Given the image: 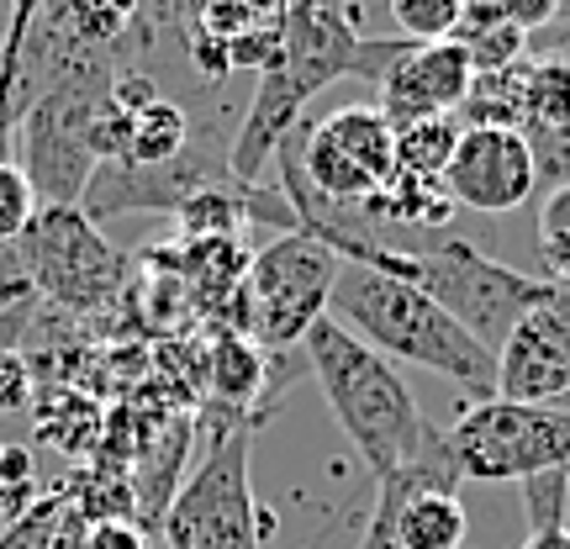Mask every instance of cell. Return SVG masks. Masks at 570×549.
<instances>
[{
    "label": "cell",
    "instance_id": "obj_1",
    "mask_svg": "<svg viewBox=\"0 0 570 549\" xmlns=\"http://www.w3.org/2000/svg\"><path fill=\"white\" fill-rule=\"evenodd\" d=\"M365 48L360 6L354 0H285L281 53L259 69V90L248 101L244 122L227 143V169L238 185H259L285 133L306 122L312 96H323L333 80L354 75Z\"/></svg>",
    "mask_w": 570,
    "mask_h": 549
},
{
    "label": "cell",
    "instance_id": "obj_2",
    "mask_svg": "<svg viewBox=\"0 0 570 549\" xmlns=\"http://www.w3.org/2000/svg\"><path fill=\"white\" fill-rule=\"evenodd\" d=\"M302 354L338 428H344V439L354 444V454L365 460L375 481L444 449V433L423 418L402 370L386 354H375L365 339H354L344 323H333V317L312 323V333L302 339Z\"/></svg>",
    "mask_w": 570,
    "mask_h": 549
},
{
    "label": "cell",
    "instance_id": "obj_3",
    "mask_svg": "<svg viewBox=\"0 0 570 549\" xmlns=\"http://www.w3.org/2000/svg\"><path fill=\"white\" fill-rule=\"evenodd\" d=\"M327 312L354 339H365L375 354H386L391 365L402 360V365L433 370V375L454 381L470 402L497 396V354L475 344L465 327L417 285L365 265H338Z\"/></svg>",
    "mask_w": 570,
    "mask_h": 549
},
{
    "label": "cell",
    "instance_id": "obj_4",
    "mask_svg": "<svg viewBox=\"0 0 570 549\" xmlns=\"http://www.w3.org/2000/svg\"><path fill=\"white\" fill-rule=\"evenodd\" d=\"M344 265L381 269V275H396V281L428 291V296L444 306L475 344L491 349V354L508 344V333L518 327V317H523V312L544 296V285H550V281L523 275L518 265L491 259V254H481V248L465 244V238H444V244H428V248H391V244H375V238H360V244L344 254Z\"/></svg>",
    "mask_w": 570,
    "mask_h": 549
},
{
    "label": "cell",
    "instance_id": "obj_5",
    "mask_svg": "<svg viewBox=\"0 0 570 549\" xmlns=\"http://www.w3.org/2000/svg\"><path fill=\"white\" fill-rule=\"evenodd\" d=\"M254 423L217 433L196 476L164 508L159 549H269L281 518L254 497Z\"/></svg>",
    "mask_w": 570,
    "mask_h": 549
},
{
    "label": "cell",
    "instance_id": "obj_6",
    "mask_svg": "<svg viewBox=\"0 0 570 549\" xmlns=\"http://www.w3.org/2000/svg\"><path fill=\"white\" fill-rule=\"evenodd\" d=\"M338 265L344 259L323 238H312V233H281L275 244L248 259L233 323L244 327V339H254L265 354L302 349L312 323L327 317V296H333Z\"/></svg>",
    "mask_w": 570,
    "mask_h": 549
},
{
    "label": "cell",
    "instance_id": "obj_7",
    "mask_svg": "<svg viewBox=\"0 0 570 549\" xmlns=\"http://www.w3.org/2000/svg\"><path fill=\"white\" fill-rule=\"evenodd\" d=\"M444 449L460 481H529L544 470H570V408L481 396L444 428Z\"/></svg>",
    "mask_w": 570,
    "mask_h": 549
},
{
    "label": "cell",
    "instance_id": "obj_8",
    "mask_svg": "<svg viewBox=\"0 0 570 549\" xmlns=\"http://www.w3.org/2000/svg\"><path fill=\"white\" fill-rule=\"evenodd\" d=\"M32 291L59 302L63 312H96L117 302L127 281V259L101 238V227L80 206H38V217L17 238Z\"/></svg>",
    "mask_w": 570,
    "mask_h": 549
},
{
    "label": "cell",
    "instance_id": "obj_9",
    "mask_svg": "<svg viewBox=\"0 0 570 549\" xmlns=\"http://www.w3.org/2000/svg\"><path fill=\"white\" fill-rule=\"evenodd\" d=\"M111 80H75L42 90L21 117V175L38 190V206H80L96 175L90 122Z\"/></svg>",
    "mask_w": 570,
    "mask_h": 549
},
{
    "label": "cell",
    "instance_id": "obj_10",
    "mask_svg": "<svg viewBox=\"0 0 570 549\" xmlns=\"http://www.w3.org/2000/svg\"><path fill=\"white\" fill-rule=\"evenodd\" d=\"M302 175L333 206L360 212L396 175V127L381 106H338L323 122H302Z\"/></svg>",
    "mask_w": 570,
    "mask_h": 549
},
{
    "label": "cell",
    "instance_id": "obj_11",
    "mask_svg": "<svg viewBox=\"0 0 570 549\" xmlns=\"http://www.w3.org/2000/svg\"><path fill=\"white\" fill-rule=\"evenodd\" d=\"M470 518L449 449L375 481V508L360 549H465Z\"/></svg>",
    "mask_w": 570,
    "mask_h": 549
},
{
    "label": "cell",
    "instance_id": "obj_12",
    "mask_svg": "<svg viewBox=\"0 0 570 549\" xmlns=\"http://www.w3.org/2000/svg\"><path fill=\"white\" fill-rule=\"evenodd\" d=\"M497 396L570 408V285H544L497 349Z\"/></svg>",
    "mask_w": 570,
    "mask_h": 549
},
{
    "label": "cell",
    "instance_id": "obj_13",
    "mask_svg": "<svg viewBox=\"0 0 570 549\" xmlns=\"http://www.w3.org/2000/svg\"><path fill=\"white\" fill-rule=\"evenodd\" d=\"M539 190V159H533L529 138L518 127H465L449 154L444 169V196L465 212L481 217H502L533 202Z\"/></svg>",
    "mask_w": 570,
    "mask_h": 549
},
{
    "label": "cell",
    "instance_id": "obj_14",
    "mask_svg": "<svg viewBox=\"0 0 570 549\" xmlns=\"http://www.w3.org/2000/svg\"><path fill=\"white\" fill-rule=\"evenodd\" d=\"M470 80V53L460 42H402V53L386 63V75L375 80V106L396 133L428 117H460Z\"/></svg>",
    "mask_w": 570,
    "mask_h": 549
},
{
    "label": "cell",
    "instance_id": "obj_15",
    "mask_svg": "<svg viewBox=\"0 0 570 549\" xmlns=\"http://www.w3.org/2000/svg\"><path fill=\"white\" fill-rule=\"evenodd\" d=\"M190 148V117H185L180 101L169 96H154L148 106L132 111V127H127V148L117 164H138V169H154V164L180 159Z\"/></svg>",
    "mask_w": 570,
    "mask_h": 549
},
{
    "label": "cell",
    "instance_id": "obj_16",
    "mask_svg": "<svg viewBox=\"0 0 570 549\" xmlns=\"http://www.w3.org/2000/svg\"><path fill=\"white\" fill-rule=\"evenodd\" d=\"M523 106H529V53L508 69L475 75L460 101V122L465 127H518L523 133Z\"/></svg>",
    "mask_w": 570,
    "mask_h": 549
},
{
    "label": "cell",
    "instance_id": "obj_17",
    "mask_svg": "<svg viewBox=\"0 0 570 549\" xmlns=\"http://www.w3.org/2000/svg\"><path fill=\"white\" fill-rule=\"evenodd\" d=\"M360 217L386 227H444L454 217V202L444 196V185L433 180H412V175H391V185L381 196H370L360 206Z\"/></svg>",
    "mask_w": 570,
    "mask_h": 549
},
{
    "label": "cell",
    "instance_id": "obj_18",
    "mask_svg": "<svg viewBox=\"0 0 570 549\" xmlns=\"http://www.w3.org/2000/svg\"><path fill=\"white\" fill-rule=\"evenodd\" d=\"M80 533L85 518L75 512L69 491H53V497H38L21 518H11L0 529V549H69Z\"/></svg>",
    "mask_w": 570,
    "mask_h": 549
},
{
    "label": "cell",
    "instance_id": "obj_19",
    "mask_svg": "<svg viewBox=\"0 0 570 549\" xmlns=\"http://www.w3.org/2000/svg\"><path fill=\"white\" fill-rule=\"evenodd\" d=\"M454 143H460V117H428V122L402 127V133H396V175L444 185Z\"/></svg>",
    "mask_w": 570,
    "mask_h": 549
},
{
    "label": "cell",
    "instance_id": "obj_20",
    "mask_svg": "<svg viewBox=\"0 0 570 549\" xmlns=\"http://www.w3.org/2000/svg\"><path fill=\"white\" fill-rule=\"evenodd\" d=\"M259 381H265L259 344L244 339V333H223L217 349H212V386H217V396H223L227 408H244L248 396L259 391Z\"/></svg>",
    "mask_w": 570,
    "mask_h": 549
},
{
    "label": "cell",
    "instance_id": "obj_21",
    "mask_svg": "<svg viewBox=\"0 0 570 549\" xmlns=\"http://www.w3.org/2000/svg\"><path fill=\"white\" fill-rule=\"evenodd\" d=\"M386 11L407 42H449L465 21V0H386Z\"/></svg>",
    "mask_w": 570,
    "mask_h": 549
},
{
    "label": "cell",
    "instance_id": "obj_22",
    "mask_svg": "<svg viewBox=\"0 0 570 549\" xmlns=\"http://www.w3.org/2000/svg\"><path fill=\"white\" fill-rule=\"evenodd\" d=\"M539 259L550 269V285H570V180L539 202Z\"/></svg>",
    "mask_w": 570,
    "mask_h": 549
},
{
    "label": "cell",
    "instance_id": "obj_23",
    "mask_svg": "<svg viewBox=\"0 0 570 549\" xmlns=\"http://www.w3.org/2000/svg\"><path fill=\"white\" fill-rule=\"evenodd\" d=\"M454 42L470 53V69L475 75H491V69H508L529 53V32H518V27H460Z\"/></svg>",
    "mask_w": 570,
    "mask_h": 549
},
{
    "label": "cell",
    "instance_id": "obj_24",
    "mask_svg": "<svg viewBox=\"0 0 570 549\" xmlns=\"http://www.w3.org/2000/svg\"><path fill=\"white\" fill-rule=\"evenodd\" d=\"M38 217V190L21 175V164L0 159V244H17L27 223Z\"/></svg>",
    "mask_w": 570,
    "mask_h": 549
},
{
    "label": "cell",
    "instance_id": "obj_25",
    "mask_svg": "<svg viewBox=\"0 0 570 549\" xmlns=\"http://www.w3.org/2000/svg\"><path fill=\"white\" fill-rule=\"evenodd\" d=\"M32 296H38V291H32V275H27L21 248L17 244H0V317H17Z\"/></svg>",
    "mask_w": 570,
    "mask_h": 549
},
{
    "label": "cell",
    "instance_id": "obj_26",
    "mask_svg": "<svg viewBox=\"0 0 570 549\" xmlns=\"http://www.w3.org/2000/svg\"><path fill=\"white\" fill-rule=\"evenodd\" d=\"M80 549H154L148 529L132 518H101V523H85Z\"/></svg>",
    "mask_w": 570,
    "mask_h": 549
},
{
    "label": "cell",
    "instance_id": "obj_27",
    "mask_svg": "<svg viewBox=\"0 0 570 549\" xmlns=\"http://www.w3.org/2000/svg\"><path fill=\"white\" fill-rule=\"evenodd\" d=\"M529 53H544V59H566L570 63V21H550L544 32H533Z\"/></svg>",
    "mask_w": 570,
    "mask_h": 549
},
{
    "label": "cell",
    "instance_id": "obj_28",
    "mask_svg": "<svg viewBox=\"0 0 570 549\" xmlns=\"http://www.w3.org/2000/svg\"><path fill=\"white\" fill-rule=\"evenodd\" d=\"M523 549H570V523H539V529H529Z\"/></svg>",
    "mask_w": 570,
    "mask_h": 549
},
{
    "label": "cell",
    "instance_id": "obj_29",
    "mask_svg": "<svg viewBox=\"0 0 570 549\" xmlns=\"http://www.w3.org/2000/svg\"><path fill=\"white\" fill-rule=\"evenodd\" d=\"M227 6L248 11L254 21H281V17H285V0H227Z\"/></svg>",
    "mask_w": 570,
    "mask_h": 549
},
{
    "label": "cell",
    "instance_id": "obj_30",
    "mask_svg": "<svg viewBox=\"0 0 570 549\" xmlns=\"http://www.w3.org/2000/svg\"><path fill=\"white\" fill-rule=\"evenodd\" d=\"M0 454H6V444H0Z\"/></svg>",
    "mask_w": 570,
    "mask_h": 549
},
{
    "label": "cell",
    "instance_id": "obj_31",
    "mask_svg": "<svg viewBox=\"0 0 570 549\" xmlns=\"http://www.w3.org/2000/svg\"><path fill=\"white\" fill-rule=\"evenodd\" d=\"M175 6H185V0H175Z\"/></svg>",
    "mask_w": 570,
    "mask_h": 549
},
{
    "label": "cell",
    "instance_id": "obj_32",
    "mask_svg": "<svg viewBox=\"0 0 570 549\" xmlns=\"http://www.w3.org/2000/svg\"><path fill=\"white\" fill-rule=\"evenodd\" d=\"M0 143H6V133H0Z\"/></svg>",
    "mask_w": 570,
    "mask_h": 549
}]
</instances>
